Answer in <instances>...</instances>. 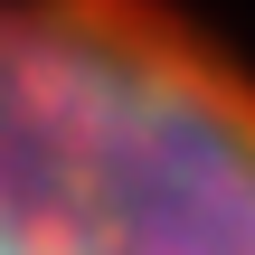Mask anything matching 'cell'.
I'll return each instance as SVG.
<instances>
[{
	"label": "cell",
	"instance_id": "6da1fadb",
	"mask_svg": "<svg viewBox=\"0 0 255 255\" xmlns=\"http://www.w3.org/2000/svg\"><path fill=\"white\" fill-rule=\"evenodd\" d=\"M0 255H255V66L180 0H0Z\"/></svg>",
	"mask_w": 255,
	"mask_h": 255
}]
</instances>
